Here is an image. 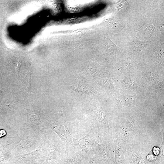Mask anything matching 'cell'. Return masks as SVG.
Wrapping results in <instances>:
<instances>
[{
	"label": "cell",
	"mask_w": 164,
	"mask_h": 164,
	"mask_svg": "<svg viewBox=\"0 0 164 164\" xmlns=\"http://www.w3.org/2000/svg\"><path fill=\"white\" fill-rule=\"evenodd\" d=\"M92 111L94 117L97 120L101 123H106L105 115L100 108L94 107L93 108Z\"/></svg>",
	"instance_id": "obj_3"
},
{
	"label": "cell",
	"mask_w": 164,
	"mask_h": 164,
	"mask_svg": "<svg viewBox=\"0 0 164 164\" xmlns=\"http://www.w3.org/2000/svg\"><path fill=\"white\" fill-rule=\"evenodd\" d=\"M92 133L91 129L84 137L79 139L75 138L71 135L75 151L82 155L90 154L93 151Z\"/></svg>",
	"instance_id": "obj_1"
},
{
	"label": "cell",
	"mask_w": 164,
	"mask_h": 164,
	"mask_svg": "<svg viewBox=\"0 0 164 164\" xmlns=\"http://www.w3.org/2000/svg\"><path fill=\"white\" fill-rule=\"evenodd\" d=\"M6 134V132L5 131L1 130L0 131V137Z\"/></svg>",
	"instance_id": "obj_4"
},
{
	"label": "cell",
	"mask_w": 164,
	"mask_h": 164,
	"mask_svg": "<svg viewBox=\"0 0 164 164\" xmlns=\"http://www.w3.org/2000/svg\"><path fill=\"white\" fill-rule=\"evenodd\" d=\"M72 89L82 94H92L93 91L89 85L80 82L69 86Z\"/></svg>",
	"instance_id": "obj_2"
}]
</instances>
